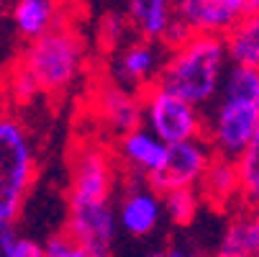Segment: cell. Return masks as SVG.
Returning <instances> with one entry per match:
<instances>
[{
	"instance_id": "cell-1",
	"label": "cell",
	"mask_w": 259,
	"mask_h": 257,
	"mask_svg": "<svg viewBox=\"0 0 259 257\" xmlns=\"http://www.w3.org/2000/svg\"><path fill=\"white\" fill-rule=\"evenodd\" d=\"M259 124V69L231 64L205 114V141L213 155L239 160Z\"/></svg>"
},
{
	"instance_id": "cell-2",
	"label": "cell",
	"mask_w": 259,
	"mask_h": 257,
	"mask_svg": "<svg viewBox=\"0 0 259 257\" xmlns=\"http://www.w3.org/2000/svg\"><path fill=\"white\" fill-rule=\"evenodd\" d=\"M229 67L231 59L224 36L193 33L167 52L157 83L198 108H208L224 85Z\"/></svg>"
},
{
	"instance_id": "cell-3",
	"label": "cell",
	"mask_w": 259,
	"mask_h": 257,
	"mask_svg": "<svg viewBox=\"0 0 259 257\" xmlns=\"http://www.w3.org/2000/svg\"><path fill=\"white\" fill-rule=\"evenodd\" d=\"M88 62V44L75 26L59 23L49 33L33 42H26V49L18 59V67L28 72L41 93L59 95L69 90L82 75Z\"/></svg>"
},
{
	"instance_id": "cell-4",
	"label": "cell",
	"mask_w": 259,
	"mask_h": 257,
	"mask_svg": "<svg viewBox=\"0 0 259 257\" xmlns=\"http://www.w3.org/2000/svg\"><path fill=\"white\" fill-rule=\"evenodd\" d=\"M36 172L39 160L26 124L13 114H0V222H18Z\"/></svg>"
},
{
	"instance_id": "cell-5",
	"label": "cell",
	"mask_w": 259,
	"mask_h": 257,
	"mask_svg": "<svg viewBox=\"0 0 259 257\" xmlns=\"http://www.w3.org/2000/svg\"><path fill=\"white\" fill-rule=\"evenodd\" d=\"M144 100V126L154 131L167 144L193 141L205 136V116L203 108L180 98L159 83H152L141 90Z\"/></svg>"
},
{
	"instance_id": "cell-6",
	"label": "cell",
	"mask_w": 259,
	"mask_h": 257,
	"mask_svg": "<svg viewBox=\"0 0 259 257\" xmlns=\"http://www.w3.org/2000/svg\"><path fill=\"white\" fill-rule=\"evenodd\" d=\"M116 162L100 144H80L72 152L67 206H100L113 203Z\"/></svg>"
},
{
	"instance_id": "cell-7",
	"label": "cell",
	"mask_w": 259,
	"mask_h": 257,
	"mask_svg": "<svg viewBox=\"0 0 259 257\" xmlns=\"http://www.w3.org/2000/svg\"><path fill=\"white\" fill-rule=\"evenodd\" d=\"M118 206H67V232L82 247L93 252V257H110L118 237Z\"/></svg>"
},
{
	"instance_id": "cell-8",
	"label": "cell",
	"mask_w": 259,
	"mask_h": 257,
	"mask_svg": "<svg viewBox=\"0 0 259 257\" xmlns=\"http://www.w3.org/2000/svg\"><path fill=\"white\" fill-rule=\"evenodd\" d=\"M213 157L215 155L210 150V144L205 141V136L193 139V141L169 144V155H167L164 167L154 177H149V182L162 196L175 188H198Z\"/></svg>"
},
{
	"instance_id": "cell-9",
	"label": "cell",
	"mask_w": 259,
	"mask_h": 257,
	"mask_svg": "<svg viewBox=\"0 0 259 257\" xmlns=\"http://www.w3.org/2000/svg\"><path fill=\"white\" fill-rule=\"evenodd\" d=\"M93 111L98 121L113 131L116 136H123L139 126H144V100L141 90L126 88L121 83H105L95 90L93 98Z\"/></svg>"
},
{
	"instance_id": "cell-10",
	"label": "cell",
	"mask_w": 259,
	"mask_h": 257,
	"mask_svg": "<svg viewBox=\"0 0 259 257\" xmlns=\"http://www.w3.org/2000/svg\"><path fill=\"white\" fill-rule=\"evenodd\" d=\"M169 155V144L162 141L154 131L146 126H139L123 136H118L116 144V157L118 165L134 177V180H149L154 177Z\"/></svg>"
},
{
	"instance_id": "cell-11",
	"label": "cell",
	"mask_w": 259,
	"mask_h": 257,
	"mask_svg": "<svg viewBox=\"0 0 259 257\" xmlns=\"http://www.w3.org/2000/svg\"><path fill=\"white\" fill-rule=\"evenodd\" d=\"M164 44L159 42H149V39H139V42H128L121 47V52L113 59V78L116 83L134 88V90H144L152 83L159 80V72L164 67Z\"/></svg>"
},
{
	"instance_id": "cell-12",
	"label": "cell",
	"mask_w": 259,
	"mask_h": 257,
	"mask_svg": "<svg viewBox=\"0 0 259 257\" xmlns=\"http://www.w3.org/2000/svg\"><path fill=\"white\" fill-rule=\"evenodd\" d=\"M177 21L190 33L224 36L246 11V0H175Z\"/></svg>"
},
{
	"instance_id": "cell-13",
	"label": "cell",
	"mask_w": 259,
	"mask_h": 257,
	"mask_svg": "<svg viewBox=\"0 0 259 257\" xmlns=\"http://www.w3.org/2000/svg\"><path fill=\"white\" fill-rule=\"evenodd\" d=\"M164 216V198L149 180H136L118 203V224L128 237L152 234Z\"/></svg>"
},
{
	"instance_id": "cell-14",
	"label": "cell",
	"mask_w": 259,
	"mask_h": 257,
	"mask_svg": "<svg viewBox=\"0 0 259 257\" xmlns=\"http://www.w3.org/2000/svg\"><path fill=\"white\" fill-rule=\"evenodd\" d=\"M62 18V0H11V26L23 42H33L49 33L64 23Z\"/></svg>"
},
{
	"instance_id": "cell-15",
	"label": "cell",
	"mask_w": 259,
	"mask_h": 257,
	"mask_svg": "<svg viewBox=\"0 0 259 257\" xmlns=\"http://www.w3.org/2000/svg\"><path fill=\"white\" fill-rule=\"evenodd\" d=\"M126 21L139 33V39L164 44L177 21L175 0H128Z\"/></svg>"
},
{
	"instance_id": "cell-16",
	"label": "cell",
	"mask_w": 259,
	"mask_h": 257,
	"mask_svg": "<svg viewBox=\"0 0 259 257\" xmlns=\"http://www.w3.org/2000/svg\"><path fill=\"white\" fill-rule=\"evenodd\" d=\"M215 257H259V203L239 211L229 222Z\"/></svg>"
},
{
	"instance_id": "cell-17",
	"label": "cell",
	"mask_w": 259,
	"mask_h": 257,
	"mask_svg": "<svg viewBox=\"0 0 259 257\" xmlns=\"http://www.w3.org/2000/svg\"><path fill=\"white\" fill-rule=\"evenodd\" d=\"M198 191L203 201L210 203L213 208H226L229 203L241 198V177H239L236 160H226L215 155L200 180Z\"/></svg>"
},
{
	"instance_id": "cell-18",
	"label": "cell",
	"mask_w": 259,
	"mask_h": 257,
	"mask_svg": "<svg viewBox=\"0 0 259 257\" xmlns=\"http://www.w3.org/2000/svg\"><path fill=\"white\" fill-rule=\"evenodd\" d=\"M224 42L231 64L259 69V11H246L226 33Z\"/></svg>"
},
{
	"instance_id": "cell-19",
	"label": "cell",
	"mask_w": 259,
	"mask_h": 257,
	"mask_svg": "<svg viewBox=\"0 0 259 257\" xmlns=\"http://www.w3.org/2000/svg\"><path fill=\"white\" fill-rule=\"evenodd\" d=\"M162 198H164V213L175 227H190L200 206L205 203L198 188H175L167 191Z\"/></svg>"
},
{
	"instance_id": "cell-20",
	"label": "cell",
	"mask_w": 259,
	"mask_h": 257,
	"mask_svg": "<svg viewBox=\"0 0 259 257\" xmlns=\"http://www.w3.org/2000/svg\"><path fill=\"white\" fill-rule=\"evenodd\" d=\"M236 167L241 177V201L246 206H256L259 203V124L244 155L236 160Z\"/></svg>"
},
{
	"instance_id": "cell-21",
	"label": "cell",
	"mask_w": 259,
	"mask_h": 257,
	"mask_svg": "<svg viewBox=\"0 0 259 257\" xmlns=\"http://www.w3.org/2000/svg\"><path fill=\"white\" fill-rule=\"evenodd\" d=\"M44 247H47V257H93V252L88 247H82L67 229L47 237Z\"/></svg>"
},
{
	"instance_id": "cell-22",
	"label": "cell",
	"mask_w": 259,
	"mask_h": 257,
	"mask_svg": "<svg viewBox=\"0 0 259 257\" xmlns=\"http://www.w3.org/2000/svg\"><path fill=\"white\" fill-rule=\"evenodd\" d=\"M126 33V21H121L118 16H105L100 21V42L103 44H118Z\"/></svg>"
},
{
	"instance_id": "cell-23",
	"label": "cell",
	"mask_w": 259,
	"mask_h": 257,
	"mask_svg": "<svg viewBox=\"0 0 259 257\" xmlns=\"http://www.w3.org/2000/svg\"><path fill=\"white\" fill-rule=\"evenodd\" d=\"M18 239H21V234L16 232V227L11 222H0V257H13Z\"/></svg>"
},
{
	"instance_id": "cell-24",
	"label": "cell",
	"mask_w": 259,
	"mask_h": 257,
	"mask_svg": "<svg viewBox=\"0 0 259 257\" xmlns=\"http://www.w3.org/2000/svg\"><path fill=\"white\" fill-rule=\"evenodd\" d=\"M13 257H47V247H44V242H36L31 237H21Z\"/></svg>"
},
{
	"instance_id": "cell-25",
	"label": "cell",
	"mask_w": 259,
	"mask_h": 257,
	"mask_svg": "<svg viewBox=\"0 0 259 257\" xmlns=\"http://www.w3.org/2000/svg\"><path fill=\"white\" fill-rule=\"evenodd\" d=\"M6 21H11V3L8 0H0V36H3Z\"/></svg>"
},
{
	"instance_id": "cell-26",
	"label": "cell",
	"mask_w": 259,
	"mask_h": 257,
	"mask_svg": "<svg viewBox=\"0 0 259 257\" xmlns=\"http://www.w3.org/2000/svg\"><path fill=\"white\" fill-rule=\"evenodd\" d=\"M164 254H167V257H203V254H198V252H193V249H182V247H172V249H167Z\"/></svg>"
},
{
	"instance_id": "cell-27",
	"label": "cell",
	"mask_w": 259,
	"mask_h": 257,
	"mask_svg": "<svg viewBox=\"0 0 259 257\" xmlns=\"http://www.w3.org/2000/svg\"><path fill=\"white\" fill-rule=\"evenodd\" d=\"M246 6L249 11H259V0H246Z\"/></svg>"
},
{
	"instance_id": "cell-28",
	"label": "cell",
	"mask_w": 259,
	"mask_h": 257,
	"mask_svg": "<svg viewBox=\"0 0 259 257\" xmlns=\"http://www.w3.org/2000/svg\"><path fill=\"white\" fill-rule=\"evenodd\" d=\"M146 257H167V254H164V252H149Z\"/></svg>"
}]
</instances>
